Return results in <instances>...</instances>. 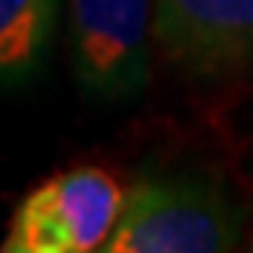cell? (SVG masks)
<instances>
[{"mask_svg": "<svg viewBox=\"0 0 253 253\" xmlns=\"http://www.w3.org/2000/svg\"><path fill=\"white\" fill-rule=\"evenodd\" d=\"M61 22V0H0V88H19L43 70Z\"/></svg>", "mask_w": 253, "mask_h": 253, "instance_id": "5b68a950", "label": "cell"}, {"mask_svg": "<svg viewBox=\"0 0 253 253\" xmlns=\"http://www.w3.org/2000/svg\"><path fill=\"white\" fill-rule=\"evenodd\" d=\"M153 37L156 0H70V70L92 101H140L150 85Z\"/></svg>", "mask_w": 253, "mask_h": 253, "instance_id": "7a4b0ae2", "label": "cell"}, {"mask_svg": "<svg viewBox=\"0 0 253 253\" xmlns=\"http://www.w3.org/2000/svg\"><path fill=\"white\" fill-rule=\"evenodd\" d=\"M125 192L101 168H70L34 186L15 208L6 253L101 250L119 223Z\"/></svg>", "mask_w": 253, "mask_h": 253, "instance_id": "3957f363", "label": "cell"}, {"mask_svg": "<svg viewBox=\"0 0 253 253\" xmlns=\"http://www.w3.org/2000/svg\"><path fill=\"white\" fill-rule=\"evenodd\" d=\"M247 247H250V250H253V232H250V238H247Z\"/></svg>", "mask_w": 253, "mask_h": 253, "instance_id": "8992f818", "label": "cell"}, {"mask_svg": "<svg viewBox=\"0 0 253 253\" xmlns=\"http://www.w3.org/2000/svg\"><path fill=\"white\" fill-rule=\"evenodd\" d=\"M156 43L195 77L253 67V0H156Z\"/></svg>", "mask_w": 253, "mask_h": 253, "instance_id": "277c9868", "label": "cell"}, {"mask_svg": "<svg viewBox=\"0 0 253 253\" xmlns=\"http://www.w3.org/2000/svg\"><path fill=\"white\" fill-rule=\"evenodd\" d=\"M244 235V208L211 174L147 171L125 192L101 253H220Z\"/></svg>", "mask_w": 253, "mask_h": 253, "instance_id": "6da1fadb", "label": "cell"}]
</instances>
